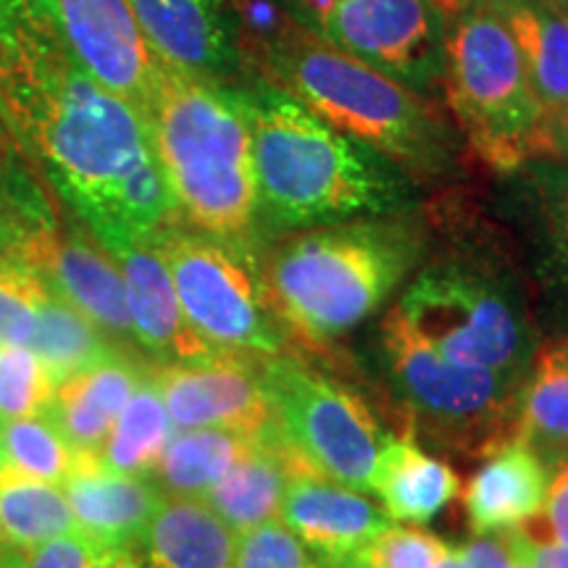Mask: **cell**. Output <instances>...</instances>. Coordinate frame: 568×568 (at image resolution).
Listing matches in <instances>:
<instances>
[{
	"mask_svg": "<svg viewBox=\"0 0 568 568\" xmlns=\"http://www.w3.org/2000/svg\"><path fill=\"white\" fill-rule=\"evenodd\" d=\"M0 116L109 255L174 226L145 119L84 71L51 0H0Z\"/></svg>",
	"mask_w": 568,
	"mask_h": 568,
	"instance_id": "cell-1",
	"label": "cell"
},
{
	"mask_svg": "<svg viewBox=\"0 0 568 568\" xmlns=\"http://www.w3.org/2000/svg\"><path fill=\"white\" fill-rule=\"evenodd\" d=\"M251 134L258 216L272 230H311L385 216L414 201L410 176L387 155L337 132L266 82L232 88Z\"/></svg>",
	"mask_w": 568,
	"mask_h": 568,
	"instance_id": "cell-2",
	"label": "cell"
},
{
	"mask_svg": "<svg viewBox=\"0 0 568 568\" xmlns=\"http://www.w3.org/2000/svg\"><path fill=\"white\" fill-rule=\"evenodd\" d=\"M142 119L176 216L195 232L247 247L258 193L251 134L232 92L163 63Z\"/></svg>",
	"mask_w": 568,
	"mask_h": 568,
	"instance_id": "cell-3",
	"label": "cell"
},
{
	"mask_svg": "<svg viewBox=\"0 0 568 568\" xmlns=\"http://www.w3.org/2000/svg\"><path fill=\"white\" fill-rule=\"evenodd\" d=\"M416 258L418 237L408 224L353 219L287 237L261 276L282 324L322 345L376 314Z\"/></svg>",
	"mask_w": 568,
	"mask_h": 568,
	"instance_id": "cell-4",
	"label": "cell"
},
{
	"mask_svg": "<svg viewBox=\"0 0 568 568\" xmlns=\"http://www.w3.org/2000/svg\"><path fill=\"white\" fill-rule=\"evenodd\" d=\"M274 84L347 138L387 155L410 180L456 169L458 138L422 92L305 30L268 63Z\"/></svg>",
	"mask_w": 568,
	"mask_h": 568,
	"instance_id": "cell-5",
	"label": "cell"
},
{
	"mask_svg": "<svg viewBox=\"0 0 568 568\" xmlns=\"http://www.w3.org/2000/svg\"><path fill=\"white\" fill-rule=\"evenodd\" d=\"M453 17L439 82L471 151L503 174L531 159L556 155L552 130L529 88L521 53L493 0H477Z\"/></svg>",
	"mask_w": 568,
	"mask_h": 568,
	"instance_id": "cell-6",
	"label": "cell"
},
{
	"mask_svg": "<svg viewBox=\"0 0 568 568\" xmlns=\"http://www.w3.org/2000/svg\"><path fill=\"white\" fill-rule=\"evenodd\" d=\"M382 347L403 406L432 443L464 456H493L514 443L521 385L450 361L397 308L382 322Z\"/></svg>",
	"mask_w": 568,
	"mask_h": 568,
	"instance_id": "cell-7",
	"label": "cell"
},
{
	"mask_svg": "<svg viewBox=\"0 0 568 568\" xmlns=\"http://www.w3.org/2000/svg\"><path fill=\"white\" fill-rule=\"evenodd\" d=\"M395 308L450 361L524 387L537 347L521 295L503 276L460 258L435 261Z\"/></svg>",
	"mask_w": 568,
	"mask_h": 568,
	"instance_id": "cell-8",
	"label": "cell"
},
{
	"mask_svg": "<svg viewBox=\"0 0 568 568\" xmlns=\"http://www.w3.org/2000/svg\"><path fill=\"white\" fill-rule=\"evenodd\" d=\"M276 437L301 471L372 493L382 435L358 395L303 361L261 358Z\"/></svg>",
	"mask_w": 568,
	"mask_h": 568,
	"instance_id": "cell-9",
	"label": "cell"
},
{
	"mask_svg": "<svg viewBox=\"0 0 568 568\" xmlns=\"http://www.w3.org/2000/svg\"><path fill=\"white\" fill-rule=\"evenodd\" d=\"M153 243L172 274L184 318L205 343L258 358L282 353V318L245 245L176 226Z\"/></svg>",
	"mask_w": 568,
	"mask_h": 568,
	"instance_id": "cell-10",
	"label": "cell"
},
{
	"mask_svg": "<svg viewBox=\"0 0 568 568\" xmlns=\"http://www.w3.org/2000/svg\"><path fill=\"white\" fill-rule=\"evenodd\" d=\"M290 9L311 34L410 90L443 77L450 17L437 0H290Z\"/></svg>",
	"mask_w": 568,
	"mask_h": 568,
	"instance_id": "cell-11",
	"label": "cell"
},
{
	"mask_svg": "<svg viewBox=\"0 0 568 568\" xmlns=\"http://www.w3.org/2000/svg\"><path fill=\"white\" fill-rule=\"evenodd\" d=\"M258 355L216 353L190 364L151 368L176 429H230L264 439L276 435Z\"/></svg>",
	"mask_w": 568,
	"mask_h": 568,
	"instance_id": "cell-12",
	"label": "cell"
},
{
	"mask_svg": "<svg viewBox=\"0 0 568 568\" xmlns=\"http://www.w3.org/2000/svg\"><path fill=\"white\" fill-rule=\"evenodd\" d=\"M77 61L101 88L145 111L163 63L126 0H51Z\"/></svg>",
	"mask_w": 568,
	"mask_h": 568,
	"instance_id": "cell-13",
	"label": "cell"
},
{
	"mask_svg": "<svg viewBox=\"0 0 568 568\" xmlns=\"http://www.w3.org/2000/svg\"><path fill=\"white\" fill-rule=\"evenodd\" d=\"M161 63L216 88H243L247 74L226 0H126Z\"/></svg>",
	"mask_w": 568,
	"mask_h": 568,
	"instance_id": "cell-14",
	"label": "cell"
},
{
	"mask_svg": "<svg viewBox=\"0 0 568 568\" xmlns=\"http://www.w3.org/2000/svg\"><path fill=\"white\" fill-rule=\"evenodd\" d=\"M280 516L284 527L326 568L337 566L393 524V518L358 489L308 471H295L290 477Z\"/></svg>",
	"mask_w": 568,
	"mask_h": 568,
	"instance_id": "cell-15",
	"label": "cell"
},
{
	"mask_svg": "<svg viewBox=\"0 0 568 568\" xmlns=\"http://www.w3.org/2000/svg\"><path fill=\"white\" fill-rule=\"evenodd\" d=\"M124 276L126 308H130L134 343L161 358L163 364H190L226 353L205 343L184 318L172 274L163 264L155 243L126 245L111 253Z\"/></svg>",
	"mask_w": 568,
	"mask_h": 568,
	"instance_id": "cell-16",
	"label": "cell"
},
{
	"mask_svg": "<svg viewBox=\"0 0 568 568\" xmlns=\"http://www.w3.org/2000/svg\"><path fill=\"white\" fill-rule=\"evenodd\" d=\"M77 529L105 548L134 550L161 506V493L145 477L111 471L98 453H77L63 479Z\"/></svg>",
	"mask_w": 568,
	"mask_h": 568,
	"instance_id": "cell-17",
	"label": "cell"
},
{
	"mask_svg": "<svg viewBox=\"0 0 568 568\" xmlns=\"http://www.w3.org/2000/svg\"><path fill=\"white\" fill-rule=\"evenodd\" d=\"M105 247L88 234H59L38 276L55 295L80 308L113 343L134 339L122 268L113 264Z\"/></svg>",
	"mask_w": 568,
	"mask_h": 568,
	"instance_id": "cell-18",
	"label": "cell"
},
{
	"mask_svg": "<svg viewBox=\"0 0 568 568\" xmlns=\"http://www.w3.org/2000/svg\"><path fill=\"white\" fill-rule=\"evenodd\" d=\"M550 468L529 445L508 443L474 474L464 493L468 524L477 535H503L539 514Z\"/></svg>",
	"mask_w": 568,
	"mask_h": 568,
	"instance_id": "cell-19",
	"label": "cell"
},
{
	"mask_svg": "<svg viewBox=\"0 0 568 568\" xmlns=\"http://www.w3.org/2000/svg\"><path fill=\"white\" fill-rule=\"evenodd\" d=\"M237 537L203 500H161L134 548L138 568H234Z\"/></svg>",
	"mask_w": 568,
	"mask_h": 568,
	"instance_id": "cell-20",
	"label": "cell"
},
{
	"mask_svg": "<svg viewBox=\"0 0 568 568\" xmlns=\"http://www.w3.org/2000/svg\"><path fill=\"white\" fill-rule=\"evenodd\" d=\"M514 34L529 88L552 122L568 103V9L564 0H493Z\"/></svg>",
	"mask_w": 568,
	"mask_h": 568,
	"instance_id": "cell-21",
	"label": "cell"
},
{
	"mask_svg": "<svg viewBox=\"0 0 568 568\" xmlns=\"http://www.w3.org/2000/svg\"><path fill=\"white\" fill-rule=\"evenodd\" d=\"M142 376H145V368L134 366L124 355L105 361L55 385L48 416L74 447V453L101 456L113 422L138 389Z\"/></svg>",
	"mask_w": 568,
	"mask_h": 568,
	"instance_id": "cell-22",
	"label": "cell"
},
{
	"mask_svg": "<svg viewBox=\"0 0 568 568\" xmlns=\"http://www.w3.org/2000/svg\"><path fill=\"white\" fill-rule=\"evenodd\" d=\"M301 468L287 456L280 437L255 439L243 458L201 500L234 535L276 521L290 477Z\"/></svg>",
	"mask_w": 568,
	"mask_h": 568,
	"instance_id": "cell-23",
	"label": "cell"
},
{
	"mask_svg": "<svg viewBox=\"0 0 568 568\" xmlns=\"http://www.w3.org/2000/svg\"><path fill=\"white\" fill-rule=\"evenodd\" d=\"M458 474L424 453L410 437L382 435L372 493L393 521L424 524L458 495Z\"/></svg>",
	"mask_w": 568,
	"mask_h": 568,
	"instance_id": "cell-24",
	"label": "cell"
},
{
	"mask_svg": "<svg viewBox=\"0 0 568 568\" xmlns=\"http://www.w3.org/2000/svg\"><path fill=\"white\" fill-rule=\"evenodd\" d=\"M518 443L556 468L568 456V335L542 345L531 358L518 395Z\"/></svg>",
	"mask_w": 568,
	"mask_h": 568,
	"instance_id": "cell-25",
	"label": "cell"
},
{
	"mask_svg": "<svg viewBox=\"0 0 568 568\" xmlns=\"http://www.w3.org/2000/svg\"><path fill=\"white\" fill-rule=\"evenodd\" d=\"M510 174L518 176V201L535 230L539 274L568 303V161L542 155Z\"/></svg>",
	"mask_w": 568,
	"mask_h": 568,
	"instance_id": "cell-26",
	"label": "cell"
},
{
	"mask_svg": "<svg viewBox=\"0 0 568 568\" xmlns=\"http://www.w3.org/2000/svg\"><path fill=\"white\" fill-rule=\"evenodd\" d=\"M27 347L42 361L55 385L122 355L101 326L53 290L40 305L34 335Z\"/></svg>",
	"mask_w": 568,
	"mask_h": 568,
	"instance_id": "cell-27",
	"label": "cell"
},
{
	"mask_svg": "<svg viewBox=\"0 0 568 568\" xmlns=\"http://www.w3.org/2000/svg\"><path fill=\"white\" fill-rule=\"evenodd\" d=\"M77 529L67 493L0 464V548L32 550Z\"/></svg>",
	"mask_w": 568,
	"mask_h": 568,
	"instance_id": "cell-28",
	"label": "cell"
},
{
	"mask_svg": "<svg viewBox=\"0 0 568 568\" xmlns=\"http://www.w3.org/2000/svg\"><path fill=\"white\" fill-rule=\"evenodd\" d=\"M253 443L230 429H182L163 447L153 471L174 497L201 500Z\"/></svg>",
	"mask_w": 568,
	"mask_h": 568,
	"instance_id": "cell-29",
	"label": "cell"
},
{
	"mask_svg": "<svg viewBox=\"0 0 568 568\" xmlns=\"http://www.w3.org/2000/svg\"><path fill=\"white\" fill-rule=\"evenodd\" d=\"M172 418L163 406L159 387L153 385L151 372H145L126 406L111 426L101 460L111 471L126 477H145L159 464L163 447L172 439Z\"/></svg>",
	"mask_w": 568,
	"mask_h": 568,
	"instance_id": "cell-30",
	"label": "cell"
},
{
	"mask_svg": "<svg viewBox=\"0 0 568 568\" xmlns=\"http://www.w3.org/2000/svg\"><path fill=\"white\" fill-rule=\"evenodd\" d=\"M0 453L3 466L51 485H63L77 458L48 414L0 424Z\"/></svg>",
	"mask_w": 568,
	"mask_h": 568,
	"instance_id": "cell-31",
	"label": "cell"
},
{
	"mask_svg": "<svg viewBox=\"0 0 568 568\" xmlns=\"http://www.w3.org/2000/svg\"><path fill=\"white\" fill-rule=\"evenodd\" d=\"M332 568H458V550L424 529L389 524Z\"/></svg>",
	"mask_w": 568,
	"mask_h": 568,
	"instance_id": "cell-32",
	"label": "cell"
},
{
	"mask_svg": "<svg viewBox=\"0 0 568 568\" xmlns=\"http://www.w3.org/2000/svg\"><path fill=\"white\" fill-rule=\"evenodd\" d=\"M55 382L27 345L0 347V424L48 414Z\"/></svg>",
	"mask_w": 568,
	"mask_h": 568,
	"instance_id": "cell-33",
	"label": "cell"
},
{
	"mask_svg": "<svg viewBox=\"0 0 568 568\" xmlns=\"http://www.w3.org/2000/svg\"><path fill=\"white\" fill-rule=\"evenodd\" d=\"M48 287L30 268L0 258V347L30 345Z\"/></svg>",
	"mask_w": 568,
	"mask_h": 568,
	"instance_id": "cell-34",
	"label": "cell"
},
{
	"mask_svg": "<svg viewBox=\"0 0 568 568\" xmlns=\"http://www.w3.org/2000/svg\"><path fill=\"white\" fill-rule=\"evenodd\" d=\"M0 568H138L134 550L105 548L82 531L55 537L32 550H9Z\"/></svg>",
	"mask_w": 568,
	"mask_h": 568,
	"instance_id": "cell-35",
	"label": "cell"
},
{
	"mask_svg": "<svg viewBox=\"0 0 568 568\" xmlns=\"http://www.w3.org/2000/svg\"><path fill=\"white\" fill-rule=\"evenodd\" d=\"M234 568H326L314 552L297 539L284 524H264V527L237 535L234 548Z\"/></svg>",
	"mask_w": 568,
	"mask_h": 568,
	"instance_id": "cell-36",
	"label": "cell"
},
{
	"mask_svg": "<svg viewBox=\"0 0 568 568\" xmlns=\"http://www.w3.org/2000/svg\"><path fill=\"white\" fill-rule=\"evenodd\" d=\"M518 531L531 542L568 548V456L556 466V474H550L548 495H545L539 514L531 516L524 527H518Z\"/></svg>",
	"mask_w": 568,
	"mask_h": 568,
	"instance_id": "cell-37",
	"label": "cell"
},
{
	"mask_svg": "<svg viewBox=\"0 0 568 568\" xmlns=\"http://www.w3.org/2000/svg\"><path fill=\"white\" fill-rule=\"evenodd\" d=\"M500 539L506 542L510 558L527 568H568V548H564V545L531 542L518 529L503 531Z\"/></svg>",
	"mask_w": 568,
	"mask_h": 568,
	"instance_id": "cell-38",
	"label": "cell"
},
{
	"mask_svg": "<svg viewBox=\"0 0 568 568\" xmlns=\"http://www.w3.org/2000/svg\"><path fill=\"white\" fill-rule=\"evenodd\" d=\"M514 558L500 537H485L458 550V568H510Z\"/></svg>",
	"mask_w": 568,
	"mask_h": 568,
	"instance_id": "cell-39",
	"label": "cell"
},
{
	"mask_svg": "<svg viewBox=\"0 0 568 568\" xmlns=\"http://www.w3.org/2000/svg\"><path fill=\"white\" fill-rule=\"evenodd\" d=\"M552 140H556V153H568V103L560 111V116L552 122Z\"/></svg>",
	"mask_w": 568,
	"mask_h": 568,
	"instance_id": "cell-40",
	"label": "cell"
},
{
	"mask_svg": "<svg viewBox=\"0 0 568 568\" xmlns=\"http://www.w3.org/2000/svg\"><path fill=\"white\" fill-rule=\"evenodd\" d=\"M437 3L443 6L447 17H453V13H458V11L468 9V6H471V3H477V0H437Z\"/></svg>",
	"mask_w": 568,
	"mask_h": 568,
	"instance_id": "cell-41",
	"label": "cell"
},
{
	"mask_svg": "<svg viewBox=\"0 0 568 568\" xmlns=\"http://www.w3.org/2000/svg\"><path fill=\"white\" fill-rule=\"evenodd\" d=\"M510 568H527L524 564H518V560H514V564H510Z\"/></svg>",
	"mask_w": 568,
	"mask_h": 568,
	"instance_id": "cell-42",
	"label": "cell"
},
{
	"mask_svg": "<svg viewBox=\"0 0 568 568\" xmlns=\"http://www.w3.org/2000/svg\"><path fill=\"white\" fill-rule=\"evenodd\" d=\"M0 464H3V453H0Z\"/></svg>",
	"mask_w": 568,
	"mask_h": 568,
	"instance_id": "cell-43",
	"label": "cell"
},
{
	"mask_svg": "<svg viewBox=\"0 0 568 568\" xmlns=\"http://www.w3.org/2000/svg\"><path fill=\"white\" fill-rule=\"evenodd\" d=\"M564 6H566V9H568V0H564Z\"/></svg>",
	"mask_w": 568,
	"mask_h": 568,
	"instance_id": "cell-44",
	"label": "cell"
},
{
	"mask_svg": "<svg viewBox=\"0 0 568 568\" xmlns=\"http://www.w3.org/2000/svg\"><path fill=\"white\" fill-rule=\"evenodd\" d=\"M566 155H568V153H566Z\"/></svg>",
	"mask_w": 568,
	"mask_h": 568,
	"instance_id": "cell-45",
	"label": "cell"
}]
</instances>
